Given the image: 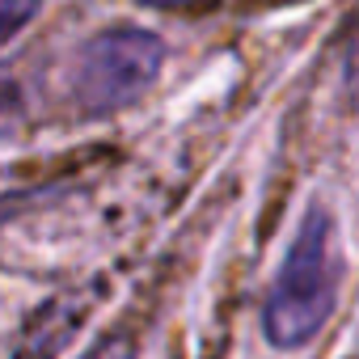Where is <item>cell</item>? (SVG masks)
I'll return each instance as SVG.
<instances>
[{"mask_svg": "<svg viewBox=\"0 0 359 359\" xmlns=\"http://www.w3.org/2000/svg\"><path fill=\"white\" fill-rule=\"evenodd\" d=\"M165 43L140 26L97 30L72 60V102L85 118H106L135 106L161 76Z\"/></svg>", "mask_w": 359, "mask_h": 359, "instance_id": "obj_2", "label": "cell"}, {"mask_svg": "<svg viewBox=\"0 0 359 359\" xmlns=\"http://www.w3.org/2000/svg\"><path fill=\"white\" fill-rule=\"evenodd\" d=\"M342 287V250H338V229L325 208L304 212L279 275L271 283L266 309H262V334L279 351H296L321 334L338 304Z\"/></svg>", "mask_w": 359, "mask_h": 359, "instance_id": "obj_1", "label": "cell"}, {"mask_svg": "<svg viewBox=\"0 0 359 359\" xmlns=\"http://www.w3.org/2000/svg\"><path fill=\"white\" fill-rule=\"evenodd\" d=\"M338 97L346 110H359V9L342 34V51H338Z\"/></svg>", "mask_w": 359, "mask_h": 359, "instance_id": "obj_3", "label": "cell"}, {"mask_svg": "<svg viewBox=\"0 0 359 359\" xmlns=\"http://www.w3.org/2000/svg\"><path fill=\"white\" fill-rule=\"evenodd\" d=\"M34 13H39V0H0V39L13 43Z\"/></svg>", "mask_w": 359, "mask_h": 359, "instance_id": "obj_4", "label": "cell"}, {"mask_svg": "<svg viewBox=\"0 0 359 359\" xmlns=\"http://www.w3.org/2000/svg\"><path fill=\"white\" fill-rule=\"evenodd\" d=\"M148 9H177V5H191V0H140Z\"/></svg>", "mask_w": 359, "mask_h": 359, "instance_id": "obj_6", "label": "cell"}, {"mask_svg": "<svg viewBox=\"0 0 359 359\" xmlns=\"http://www.w3.org/2000/svg\"><path fill=\"white\" fill-rule=\"evenodd\" d=\"M81 359H135V342L127 334H110V338L93 342Z\"/></svg>", "mask_w": 359, "mask_h": 359, "instance_id": "obj_5", "label": "cell"}]
</instances>
